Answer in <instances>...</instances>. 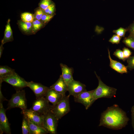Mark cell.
<instances>
[{"label":"cell","instance_id":"cell-1","mask_svg":"<svg viewBox=\"0 0 134 134\" xmlns=\"http://www.w3.org/2000/svg\"><path fill=\"white\" fill-rule=\"evenodd\" d=\"M129 120L126 112L115 104L101 113L99 126L118 130L125 127Z\"/></svg>","mask_w":134,"mask_h":134},{"label":"cell","instance_id":"cell-2","mask_svg":"<svg viewBox=\"0 0 134 134\" xmlns=\"http://www.w3.org/2000/svg\"><path fill=\"white\" fill-rule=\"evenodd\" d=\"M95 73L99 82L98 86L95 89L93 93L94 98L95 101L100 98H111L114 96L116 94L117 89L107 85L102 81L96 72H95Z\"/></svg>","mask_w":134,"mask_h":134},{"label":"cell","instance_id":"cell-3","mask_svg":"<svg viewBox=\"0 0 134 134\" xmlns=\"http://www.w3.org/2000/svg\"><path fill=\"white\" fill-rule=\"evenodd\" d=\"M14 108H19L21 110L27 108V100L24 90H17L9 100L7 109H10Z\"/></svg>","mask_w":134,"mask_h":134},{"label":"cell","instance_id":"cell-4","mask_svg":"<svg viewBox=\"0 0 134 134\" xmlns=\"http://www.w3.org/2000/svg\"><path fill=\"white\" fill-rule=\"evenodd\" d=\"M69 95L64 96L62 99L54 106L51 110L57 119L59 120L70 111Z\"/></svg>","mask_w":134,"mask_h":134},{"label":"cell","instance_id":"cell-5","mask_svg":"<svg viewBox=\"0 0 134 134\" xmlns=\"http://www.w3.org/2000/svg\"><path fill=\"white\" fill-rule=\"evenodd\" d=\"M0 81L5 82L18 90L28 87V82L15 72L8 75L0 77Z\"/></svg>","mask_w":134,"mask_h":134},{"label":"cell","instance_id":"cell-6","mask_svg":"<svg viewBox=\"0 0 134 134\" xmlns=\"http://www.w3.org/2000/svg\"><path fill=\"white\" fill-rule=\"evenodd\" d=\"M44 115L43 127L50 134H57L59 120L51 110Z\"/></svg>","mask_w":134,"mask_h":134},{"label":"cell","instance_id":"cell-7","mask_svg":"<svg viewBox=\"0 0 134 134\" xmlns=\"http://www.w3.org/2000/svg\"><path fill=\"white\" fill-rule=\"evenodd\" d=\"M53 107L44 97L39 98L34 102L30 109L43 115L51 110Z\"/></svg>","mask_w":134,"mask_h":134},{"label":"cell","instance_id":"cell-8","mask_svg":"<svg viewBox=\"0 0 134 134\" xmlns=\"http://www.w3.org/2000/svg\"><path fill=\"white\" fill-rule=\"evenodd\" d=\"M95 89L89 91H86L81 93L74 97L75 101L83 105L86 110L88 109L95 101L93 97V93Z\"/></svg>","mask_w":134,"mask_h":134},{"label":"cell","instance_id":"cell-9","mask_svg":"<svg viewBox=\"0 0 134 134\" xmlns=\"http://www.w3.org/2000/svg\"><path fill=\"white\" fill-rule=\"evenodd\" d=\"M22 113L31 122L40 127H43L44 115L27 108L22 110Z\"/></svg>","mask_w":134,"mask_h":134},{"label":"cell","instance_id":"cell-10","mask_svg":"<svg viewBox=\"0 0 134 134\" xmlns=\"http://www.w3.org/2000/svg\"><path fill=\"white\" fill-rule=\"evenodd\" d=\"M28 87L33 91L36 96V99L45 97L50 89V87L44 86L40 83L32 81L28 82Z\"/></svg>","mask_w":134,"mask_h":134},{"label":"cell","instance_id":"cell-11","mask_svg":"<svg viewBox=\"0 0 134 134\" xmlns=\"http://www.w3.org/2000/svg\"><path fill=\"white\" fill-rule=\"evenodd\" d=\"M67 90L69 95L72 96L74 97L82 92L87 91L85 84L79 81L74 80L68 84Z\"/></svg>","mask_w":134,"mask_h":134},{"label":"cell","instance_id":"cell-12","mask_svg":"<svg viewBox=\"0 0 134 134\" xmlns=\"http://www.w3.org/2000/svg\"><path fill=\"white\" fill-rule=\"evenodd\" d=\"M6 109L3 107L2 103H0V134H11L10 125L6 114Z\"/></svg>","mask_w":134,"mask_h":134},{"label":"cell","instance_id":"cell-13","mask_svg":"<svg viewBox=\"0 0 134 134\" xmlns=\"http://www.w3.org/2000/svg\"><path fill=\"white\" fill-rule=\"evenodd\" d=\"M50 88L53 89L58 93L65 96L66 93L67 91V85L63 79L61 75L58 80Z\"/></svg>","mask_w":134,"mask_h":134},{"label":"cell","instance_id":"cell-14","mask_svg":"<svg viewBox=\"0 0 134 134\" xmlns=\"http://www.w3.org/2000/svg\"><path fill=\"white\" fill-rule=\"evenodd\" d=\"M64 97L62 94L50 88L44 97L52 104L53 106H54L61 100Z\"/></svg>","mask_w":134,"mask_h":134},{"label":"cell","instance_id":"cell-15","mask_svg":"<svg viewBox=\"0 0 134 134\" xmlns=\"http://www.w3.org/2000/svg\"><path fill=\"white\" fill-rule=\"evenodd\" d=\"M60 66L61 68L62 77L67 84H68L74 80L73 77V69L69 67L65 64L61 63Z\"/></svg>","mask_w":134,"mask_h":134},{"label":"cell","instance_id":"cell-16","mask_svg":"<svg viewBox=\"0 0 134 134\" xmlns=\"http://www.w3.org/2000/svg\"><path fill=\"white\" fill-rule=\"evenodd\" d=\"M108 51L110 61V66L111 67L120 73H127L128 68L127 67L118 62L113 60L110 56L109 49H108Z\"/></svg>","mask_w":134,"mask_h":134},{"label":"cell","instance_id":"cell-17","mask_svg":"<svg viewBox=\"0 0 134 134\" xmlns=\"http://www.w3.org/2000/svg\"><path fill=\"white\" fill-rule=\"evenodd\" d=\"M10 19H9L7 21L4 37L1 41V43L3 45L6 43L12 41L13 40L12 30L10 24Z\"/></svg>","mask_w":134,"mask_h":134},{"label":"cell","instance_id":"cell-18","mask_svg":"<svg viewBox=\"0 0 134 134\" xmlns=\"http://www.w3.org/2000/svg\"><path fill=\"white\" fill-rule=\"evenodd\" d=\"M29 120V134H46L48 132L43 127H40Z\"/></svg>","mask_w":134,"mask_h":134},{"label":"cell","instance_id":"cell-19","mask_svg":"<svg viewBox=\"0 0 134 134\" xmlns=\"http://www.w3.org/2000/svg\"><path fill=\"white\" fill-rule=\"evenodd\" d=\"M18 23L19 27L25 33L29 34L32 31V23L21 21H19Z\"/></svg>","mask_w":134,"mask_h":134},{"label":"cell","instance_id":"cell-20","mask_svg":"<svg viewBox=\"0 0 134 134\" xmlns=\"http://www.w3.org/2000/svg\"><path fill=\"white\" fill-rule=\"evenodd\" d=\"M15 70L7 66H0V77L9 75L15 72Z\"/></svg>","mask_w":134,"mask_h":134},{"label":"cell","instance_id":"cell-21","mask_svg":"<svg viewBox=\"0 0 134 134\" xmlns=\"http://www.w3.org/2000/svg\"><path fill=\"white\" fill-rule=\"evenodd\" d=\"M22 129V134H29V120L27 117L23 115Z\"/></svg>","mask_w":134,"mask_h":134},{"label":"cell","instance_id":"cell-22","mask_svg":"<svg viewBox=\"0 0 134 134\" xmlns=\"http://www.w3.org/2000/svg\"><path fill=\"white\" fill-rule=\"evenodd\" d=\"M123 42L127 46L134 50V36L130 34L129 35L125 38Z\"/></svg>","mask_w":134,"mask_h":134},{"label":"cell","instance_id":"cell-23","mask_svg":"<svg viewBox=\"0 0 134 134\" xmlns=\"http://www.w3.org/2000/svg\"><path fill=\"white\" fill-rule=\"evenodd\" d=\"M21 17L22 21L25 22L32 23L35 19L34 14L29 12L22 13Z\"/></svg>","mask_w":134,"mask_h":134},{"label":"cell","instance_id":"cell-24","mask_svg":"<svg viewBox=\"0 0 134 134\" xmlns=\"http://www.w3.org/2000/svg\"><path fill=\"white\" fill-rule=\"evenodd\" d=\"M33 25L32 32L35 33L42 28L44 25L40 20L35 19L32 23Z\"/></svg>","mask_w":134,"mask_h":134},{"label":"cell","instance_id":"cell-25","mask_svg":"<svg viewBox=\"0 0 134 134\" xmlns=\"http://www.w3.org/2000/svg\"><path fill=\"white\" fill-rule=\"evenodd\" d=\"M53 3L51 0H41L38 4L39 7L44 10Z\"/></svg>","mask_w":134,"mask_h":134},{"label":"cell","instance_id":"cell-26","mask_svg":"<svg viewBox=\"0 0 134 134\" xmlns=\"http://www.w3.org/2000/svg\"><path fill=\"white\" fill-rule=\"evenodd\" d=\"M44 13L43 10L39 7L36 9L34 14L35 19L40 20L43 15Z\"/></svg>","mask_w":134,"mask_h":134},{"label":"cell","instance_id":"cell-27","mask_svg":"<svg viewBox=\"0 0 134 134\" xmlns=\"http://www.w3.org/2000/svg\"><path fill=\"white\" fill-rule=\"evenodd\" d=\"M127 31V29L120 27L117 30L113 31V32L121 37L124 36L125 33Z\"/></svg>","mask_w":134,"mask_h":134},{"label":"cell","instance_id":"cell-28","mask_svg":"<svg viewBox=\"0 0 134 134\" xmlns=\"http://www.w3.org/2000/svg\"><path fill=\"white\" fill-rule=\"evenodd\" d=\"M128 65L127 67L128 69L132 70L134 69V55L130 56L127 60Z\"/></svg>","mask_w":134,"mask_h":134},{"label":"cell","instance_id":"cell-29","mask_svg":"<svg viewBox=\"0 0 134 134\" xmlns=\"http://www.w3.org/2000/svg\"><path fill=\"white\" fill-rule=\"evenodd\" d=\"M55 9V5L54 3L43 10L45 13L50 15H53Z\"/></svg>","mask_w":134,"mask_h":134},{"label":"cell","instance_id":"cell-30","mask_svg":"<svg viewBox=\"0 0 134 134\" xmlns=\"http://www.w3.org/2000/svg\"><path fill=\"white\" fill-rule=\"evenodd\" d=\"M113 55L120 60L125 61L126 59L124 58L123 51L119 49H117L114 53Z\"/></svg>","mask_w":134,"mask_h":134},{"label":"cell","instance_id":"cell-31","mask_svg":"<svg viewBox=\"0 0 134 134\" xmlns=\"http://www.w3.org/2000/svg\"><path fill=\"white\" fill-rule=\"evenodd\" d=\"M53 17V15H50L44 13L42 16L40 20L44 24L50 21Z\"/></svg>","mask_w":134,"mask_h":134},{"label":"cell","instance_id":"cell-32","mask_svg":"<svg viewBox=\"0 0 134 134\" xmlns=\"http://www.w3.org/2000/svg\"><path fill=\"white\" fill-rule=\"evenodd\" d=\"M121 38L116 34L114 35L109 40V42L112 44H118L119 43Z\"/></svg>","mask_w":134,"mask_h":134},{"label":"cell","instance_id":"cell-33","mask_svg":"<svg viewBox=\"0 0 134 134\" xmlns=\"http://www.w3.org/2000/svg\"><path fill=\"white\" fill-rule=\"evenodd\" d=\"M123 50L124 58L126 59H128L131 55V51L128 48L125 47H124Z\"/></svg>","mask_w":134,"mask_h":134},{"label":"cell","instance_id":"cell-34","mask_svg":"<svg viewBox=\"0 0 134 134\" xmlns=\"http://www.w3.org/2000/svg\"><path fill=\"white\" fill-rule=\"evenodd\" d=\"M2 82L0 81V103H2L5 100H7L4 97L2 94L1 91V85Z\"/></svg>","mask_w":134,"mask_h":134},{"label":"cell","instance_id":"cell-35","mask_svg":"<svg viewBox=\"0 0 134 134\" xmlns=\"http://www.w3.org/2000/svg\"><path fill=\"white\" fill-rule=\"evenodd\" d=\"M127 29L130 34L134 36V21L129 26Z\"/></svg>","mask_w":134,"mask_h":134},{"label":"cell","instance_id":"cell-36","mask_svg":"<svg viewBox=\"0 0 134 134\" xmlns=\"http://www.w3.org/2000/svg\"><path fill=\"white\" fill-rule=\"evenodd\" d=\"M132 125L134 130V105L132 108L131 109Z\"/></svg>","mask_w":134,"mask_h":134},{"label":"cell","instance_id":"cell-37","mask_svg":"<svg viewBox=\"0 0 134 134\" xmlns=\"http://www.w3.org/2000/svg\"><path fill=\"white\" fill-rule=\"evenodd\" d=\"M4 48L3 47V45L1 43L0 46V58H1L3 53Z\"/></svg>","mask_w":134,"mask_h":134}]
</instances>
